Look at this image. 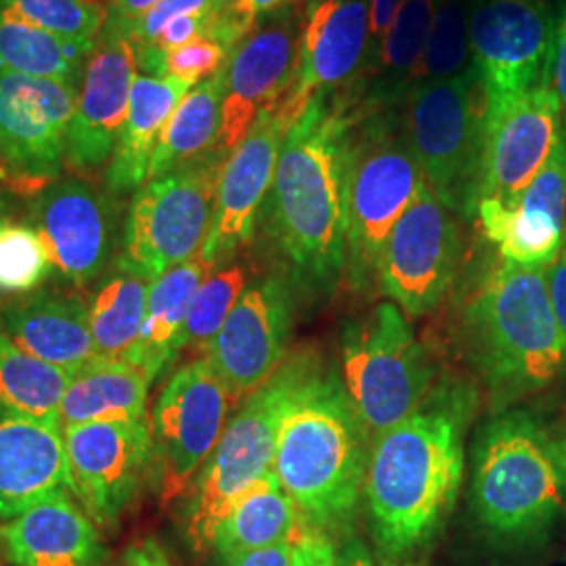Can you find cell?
Wrapping results in <instances>:
<instances>
[{
	"mask_svg": "<svg viewBox=\"0 0 566 566\" xmlns=\"http://www.w3.org/2000/svg\"><path fill=\"white\" fill-rule=\"evenodd\" d=\"M95 44L63 39L0 7V72L76 84Z\"/></svg>",
	"mask_w": 566,
	"mask_h": 566,
	"instance_id": "obj_33",
	"label": "cell"
},
{
	"mask_svg": "<svg viewBox=\"0 0 566 566\" xmlns=\"http://www.w3.org/2000/svg\"><path fill=\"white\" fill-rule=\"evenodd\" d=\"M292 2L294 0H240L229 13H223V15H229L231 20L238 21L245 32H250L261 18L271 15L275 11H282Z\"/></svg>",
	"mask_w": 566,
	"mask_h": 566,
	"instance_id": "obj_49",
	"label": "cell"
},
{
	"mask_svg": "<svg viewBox=\"0 0 566 566\" xmlns=\"http://www.w3.org/2000/svg\"><path fill=\"white\" fill-rule=\"evenodd\" d=\"M151 382L128 361L97 359L81 369L61 401V426L84 422H142L147 418Z\"/></svg>",
	"mask_w": 566,
	"mask_h": 566,
	"instance_id": "obj_31",
	"label": "cell"
},
{
	"mask_svg": "<svg viewBox=\"0 0 566 566\" xmlns=\"http://www.w3.org/2000/svg\"><path fill=\"white\" fill-rule=\"evenodd\" d=\"M51 271L49 250L32 224L0 223V292H34Z\"/></svg>",
	"mask_w": 566,
	"mask_h": 566,
	"instance_id": "obj_38",
	"label": "cell"
},
{
	"mask_svg": "<svg viewBox=\"0 0 566 566\" xmlns=\"http://www.w3.org/2000/svg\"><path fill=\"white\" fill-rule=\"evenodd\" d=\"M238 2H240V0H212V13H214V15L229 13Z\"/></svg>",
	"mask_w": 566,
	"mask_h": 566,
	"instance_id": "obj_52",
	"label": "cell"
},
{
	"mask_svg": "<svg viewBox=\"0 0 566 566\" xmlns=\"http://www.w3.org/2000/svg\"><path fill=\"white\" fill-rule=\"evenodd\" d=\"M149 283L118 269L88 303V325L97 357L105 361H128L142 334Z\"/></svg>",
	"mask_w": 566,
	"mask_h": 566,
	"instance_id": "obj_35",
	"label": "cell"
},
{
	"mask_svg": "<svg viewBox=\"0 0 566 566\" xmlns=\"http://www.w3.org/2000/svg\"><path fill=\"white\" fill-rule=\"evenodd\" d=\"M296 322L294 283L269 273L245 285L206 359L235 401L263 386L285 361Z\"/></svg>",
	"mask_w": 566,
	"mask_h": 566,
	"instance_id": "obj_15",
	"label": "cell"
},
{
	"mask_svg": "<svg viewBox=\"0 0 566 566\" xmlns=\"http://www.w3.org/2000/svg\"><path fill=\"white\" fill-rule=\"evenodd\" d=\"M70 489L63 426L0 407V521Z\"/></svg>",
	"mask_w": 566,
	"mask_h": 566,
	"instance_id": "obj_25",
	"label": "cell"
},
{
	"mask_svg": "<svg viewBox=\"0 0 566 566\" xmlns=\"http://www.w3.org/2000/svg\"><path fill=\"white\" fill-rule=\"evenodd\" d=\"M135 46L122 36L102 34L88 55L82 93L67 130L65 158L76 168H97L114 154L137 78Z\"/></svg>",
	"mask_w": 566,
	"mask_h": 566,
	"instance_id": "obj_23",
	"label": "cell"
},
{
	"mask_svg": "<svg viewBox=\"0 0 566 566\" xmlns=\"http://www.w3.org/2000/svg\"><path fill=\"white\" fill-rule=\"evenodd\" d=\"M470 4L472 0H437L430 36L413 84L446 81L470 70Z\"/></svg>",
	"mask_w": 566,
	"mask_h": 566,
	"instance_id": "obj_37",
	"label": "cell"
},
{
	"mask_svg": "<svg viewBox=\"0 0 566 566\" xmlns=\"http://www.w3.org/2000/svg\"><path fill=\"white\" fill-rule=\"evenodd\" d=\"M294 566H338V549L329 535L311 531L301 544L294 546Z\"/></svg>",
	"mask_w": 566,
	"mask_h": 566,
	"instance_id": "obj_47",
	"label": "cell"
},
{
	"mask_svg": "<svg viewBox=\"0 0 566 566\" xmlns=\"http://www.w3.org/2000/svg\"><path fill=\"white\" fill-rule=\"evenodd\" d=\"M214 566H294V546H271L248 552L214 554Z\"/></svg>",
	"mask_w": 566,
	"mask_h": 566,
	"instance_id": "obj_45",
	"label": "cell"
},
{
	"mask_svg": "<svg viewBox=\"0 0 566 566\" xmlns=\"http://www.w3.org/2000/svg\"><path fill=\"white\" fill-rule=\"evenodd\" d=\"M367 118L357 142L348 143L344 277L353 290L376 283L388 235L428 187L392 118L386 114Z\"/></svg>",
	"mask_w": 566,
	"mask_h": 566,
	"instance_id": "obj_8",
	"label": "cell"
},
{
	"mask_svg": "<svg viewBox=\"0 0 566 566\" xmlns=\"http://www.w3.org/2000/svg\"><path fill=\"white\" fill-rule=\"evenodd\" d=\"M369 449L340 376L317 357L283 411L273 464L308 525L325 535L350 525L364 500Z\"/></svg>",
	"mask_w": 566,
	"mask_h": 566,
	"instance_id": "obj_4",
	"label": "cell"
},
{
	"mask_svg": "<svg viewBox=\"0 0 566 566\" xmlns=\"http://www.w3.org/2000/svg\"><path fill=\"white\" fill-rule=\"evenodd\" d=\"M554 25L549 0H472L470 60L485 103L549 84Z\"/></svg>",
	"mask_w": 566,
	"mask_h": 566,
	"instance_id": "obj_13",
	"label": "cell"
},
{
	"mask_svg": "<svg viewBox=\"0 0 566 566\" xmlns=\"http://www.w3.org/2000/svg\"><path fill=\"white\" fill-rule=\"evenodd\" d=\"M76 374L44 364L23 353L9 338L0 322V407L39 418L46 422H61L60 409L65 390Z\"/></svg>",
	"mask_w": 566,
	"mask_h": 566,
	"instance_id": "obj_34",
	"label": "cell"
},
{
	"mask_svg": "<svg viewBox=\"0 0 566 566\" xmlns=\"http://www.w3.org/2000/svg\"><path fill=\"white\" fill-rule=\"evenodd\" d=\"M434 364L390 301L344 325L340 380L369 441L403 422L432 395Z\"/></svg>",
	"mask_w": 566,
	"mask_h": 566,
	"instance_id": "obj_7",
	"label": "cell"
},
{
	"mask_svg": "<svg viewBox=\"0 0 566 566\" xmlns=\"http://www.w3.org/2000/svg\"><path fill=\"white\" fill-rule=\"evenodd\" d=\"M485 105L474 67L446 81L418 82L405 102V143L426 185L464 217L476 208Z\"/></svg>",
	"mask_w": 566,
	"mask_h": 566,
	"instance_id": "obj_9",
	"label": "cell"
},
{
	"mask_svg": "<svg viewBox=\"0 0 566 566\" xmlns=\"http://www.w3.org/2000/svg\"><path fill=\"white\" fill-rule=\"evenodd\" d=\"M229 55L231 53L221 42L198 39L164 55V76H172L196 86L221 70Z\"/></svg>",
	"mask_w": 566,
	"mask_h": 566,
	"instance_id": "obj_40",
	"label": "cell"
},
{
	"mask_svg": "<svg viewBox=\"0 0 566 566\" xmlns=\"http://www.w3.org/2000/svg\"><path fill=\"white\" fill-rule=\"evenodd\" d=\"M369 44V0H315L303 25L287 88L280 99L290 124L304 109L364 72Z\"/></svg>",
	"mask_w": 566,
	"mask_h": 566,
	"instance_id": "obj_19",
	"label": "cell"
},
{
	"mask_svg": "<svg viewBox=\"0 0 566 566\" xmlns=\"http://www.w3.org/2000/svg\"><path fill=\"white\" fill-rule=\"evenodd\" d=\"M560 135L563 112L549 84L486 103L476 203L512 208L546 166Z\"/></svg>",
	"mask_w": 566,
	"mask_h": 566,
	"instance_id": "obj_16",
	"label": "cell"
},
{
	"mask_svg": "<svg viewBox=\"0 0 566 566\" xmlns=\"http://www.w3.org/2000/svg\"><path fill=\"white\" fill-rule=\"evenodd\" d=\"M549 86L554 88L560 112L563 128L566 133V0L560 2L556 25H554V46H552V65H549Z\"/></svg>",
	"mask_w": 566,
	"mask_h": 566,
	"instance_id": "obj_43",
	"label": "cell"
},
{
	"mask_svg": "<svg viewBox=\"0 0 566 566\" xmlns=\"http://www.w3.org/2000/svg\"><path fill=\"white\" fill-rule=\"evenodd\" d=\"M338 566H388V560L371 554V549L359 539H348L338 549Z\"/></svg>",
	"mask_w": 566,
	"mask_h": 566,
	"instance_id": "obj_50",
	"label": "cell"
},
{
	"mask_svg": "<svg viewBox=\"0 0 566 566\" xmlns=\"http://www.w3.org/2000/svg\"><path fill=\"white\" fill-rule=\"evenodd\" d=\"M0 322L23 353L78 374L97 361L88 304L78 296L39 290L0 308Z\"/></svg>",
	"mask_w": 566,
	"mask_h": 566,
	"instance_id": "obj_26",
	"label": "cell"
},
{
	"mask_svg": "<svg viewBox=\"0 0 566 566\" xmlns=\"http://www.w3.org/2000/svg\"><path fill=\"white\" fill-rule=\"evenodd\" d=\"M317 357L313 350L287 357L263 386L243 399L224 426L214 451L187 491L185 531L196 552H210L224 516L252 486L273 472L283 411Z\"/></svg>",
	"mask_w": 566,
	"mask_h": 566,
	"instance_id": "obj_6",
	"label": "cell"
},
{
	"mask_svg": "<svg viewBox=\"0 0 566 566\" xmlns=\"http://www.w3.org/2000/svg\"><path fill=\"white\" fill-rule=\"evenodd\" d=\"M474 399L460 386L434 388L418 411L371 443L364 500L374 542L388 563L416 560L446 526L464 481Z\"/></svg>",
	"mask_w": 566,
	"mask_h": 566,
	"instance_id": "obj_1",
	"label": "cell"
},
{
	"mask_svg": "<svg viewBox=\"0 0 566 566\" xmlns=\"http://www.w3.org/2000/svg\"><path fill=\"white\" fill-rule=\"evenodd\" d=\"M470 506L497 546L546 537L566 512V470L546 422L521 407L486 420L472 449Z\"/></svg>",
	"mask_w": 566,
	"mask_h": 566,
	"instance_id": "obj_5",
	"label": "cell"
},
{
	"mask_svg": "<svg viewBox=\"0 0 566 566\" xmlns=\"http://www.w3.org/2000/svg\"><path fill=\"white\" fill-rule=\"evenodd\" d=\"M78 105L74 82L0 72V168L15 182L44 185L60 175Z\"/></svg>",
	"mask_w": 566,
	"mask_h": 566,
	"instance_id": "obj_17",
	"label": "cell"
},
{
	"mask_svg": "<svg viewBox=\"0 0 566 566\" xmlns=\"http://www.w3.org/2000/svg\"><path fill=\"white\" fill-rule=\"evenodd\" d=\"M191 88L189 82L172 76L135 78L126 120L105 172V182L114 193L139 189L147 181L149 164L163 137L164 126Z\"/></svg>",
	"mask_w": 566,
	"mask_h": 566,
	"instance_id": "obj_27",
	"label": "cell"
},
{
	"mask_svg": "<svg viewBox=\"0 0 566 566\" xmlns=\"http://www.w3.org/2000/svg\"><path fill=\"white\" fill-rule=\"evenodd\" d=\"M224 61L221 151L227 156L245 139L266 105L280 102L298 49V20L292 7L264 15Z\"/></svg>",
	"mask_w": 566,
	"mask_h": 566,
	"instance_id": "obj_20",
	"label": "cell"
},
{
	"mask_svg": "<svg viewBox=\"0 0 566 566\" xmlns=\"http://www.w3.org/2000/svg\"><path fill=\"white\" fill-rule=\"evenodd\" d=\"M208 11H212V0H160L135 28H130L126 41L135 46V53H142L156 42L170 21Z\"/></svg>",
	"mask_w": 566,
	"mask_h": 566,
	"instance_id": "obj_41",
	"label": "cell"
},
{
	"mask_svg": "<svg viewBox=\"0 0 566 566\" xmlns=\"http://www.w3.org/2000/svg\"><path fill=\"white\" fill-rule=\"evenodd\" d=\"M481 231L500 259L523 266H547L566 240V133L556 143L539 175L512 208L479 202Z\"/></svg>",
	"mask_w": 566,
	"mask_h": 566,
	"instance_id": "obj_21",
	"label": "cell"
},
{
	"mask_svg": "<svg viewBox=\"0 0 566 566\" xmlns=\"http://www.w3.org/2000/svg\"><path fill=\"white\" fill-rule=\"evenodd\" d=\"M212 271V264L200 252L149 283L142 334L128 357V364L143 369L151 385L181 355L182 327L189 306L198 287Z\"/></svg>",
	"mask_w": 566,
	"mask_h": 566,
	"instance_id": "obj_28",
	"label": "cell"
},
{
	"mask_svg": "<svg viewBox=\"0 0 566 566\" xmlns=\"http://www.w3.org/2000/svg\"><path fill=\"white\" fill-rule=\"evenodd\" d=\"M32 221L53 269L67 282H93L112 256V208L88 182L67 179L44 189L32 208Z\"/></svg>",
	"mask_w": 566,
	"mask_h": 566,
	"instance_id": "obj_22",
	"label": "cell"
},
{
	"mask_svg": "<svg viewBox=\"0 0 566 566\" xmlns=\"http://www.w3.org/2000/svg\"><path fill=\"white\" fill-rule=\"evenodd\" d=\"M552 443L556 447V453L560 458V464L566 470V403L558 411V416L554 418V422H546Z\"/></svg>",
	"mask_w": 566,
	"mask_h": 566,
	"instance_id": "obj_51",
	"label": "cell"
},
{
	"mask_svg": "<svg viewBox=\"0 0 566 566\" xmlns=\"http://www.w3.org/2000/svg\"><path fill=\"white\" fill-rule=\"evenodd\" d=\"M11 566H105L109 549L70 489H60L0 526Z\"/></svg>",
	"mask_w": 566,
	"mask_h": 566,
	"instance_id": "obj_24",
	"label": "cell"
},
{
	"mask_svg": "<svg viewBox=\"0 0 566 566\" xmlns=\"http://www.w3.org/2000/svg\"><path fill=\"white\" fill-rule=\"evenodd\" d=\"M403 0H369V44H367V63L364 78L374 70L386 34L397 18Z\"/></svg>",
	"mask_w": 566,
	"mask_h": 566,
	"instance_id": "obj_42",
	"label": "cell"
},
{
	"mask_svg": "<svg viewBox=\"0 0 566 566\" xmlns=\"http://www.w3.org/2000/svg\"><path fill=\"white\" fill-rule=\"evenodd\" d=\"M158 2L160 0H112L102 34L126 39L130 28H135Z\"/></svg>",
	"mask_w": 566,
	"mask_h": 566,
	"instance_id": "obj_44",
	"label": "cell"
},
{
	"mask_svg": "<svg viewBox=\"0 0 566 566\" xmlns=\"http://www.w3.org/2000/svg\"><path fill=\"white\" fill-rule=\"evenodd\" d=\"M437 11V0H403L386 34L374 70L365 76L361 97L367 116L386 114L407 102Z\"/></svg>",
	"mask_w": 566,
	"mask_h": 566,
	"instance_id": "obj_30",
	"label": "cell"
},
{
	"mask_svg": "<svg viewBox=\"0 0 566 566\" xmlns=\"http://www.w3.org/2000/svg\"><path fill=\"white\" fill-rule=\"evenodd\" d=\"M233 395L206 357L179 367L163 388L149 418V481L164 504L193 485L227 426Z\"/></svg>",
	"mask_w": 566,
	"mask_h": 566,
	"instance_id": "obj_11",
	"label": "cell"
},
{
	"mask_svg": "<svg viewBox=\"0 0 566 566\" xmlns=\"http://www.w3.org/2000/svg\"><path fill=\"white\" fill-rule=\"evenodd\" d=\"M227 158L224 151H214L143 182L124 224L118 269L156 282L202 252Z\"/></svg>",
	"mask_w": 566,
	"mask_h": 566,
	"instance_id": "obj_10",
	"label": "cell"
},
{
	"mask_svg": "<svg viewBox=\"0 0 566 566\" xmlns=\"http://www.w3.org/2000/svg\"><path fill=\"white\" fill-rule=\"evenodd\" d=\"M248 283V271L242 264L217 269L203 280L191 301L182 327L181 353L191 350L206 357L210 344L221 332Z\"/></svg>",
	"mask_w": 566,
	"mask_h": 566,
	"instance_id": "obj_36",
	"label": "cell"
},
{
	"mask_svg": "<svg viewBox=\"0 0 566 566\" xmlns=\"http://www.w3.org/2000/svg\"><path fill=\"white\" fill-rule=\"evenodd\" d=\"M0 7L46 32L91 44L107 21L99 0H0Z\"/></svg>",
	"mask_w": 566,
	"mask_h": 566,
	"instance_id": "obj_39",
	"label": "cell"
},
{
	"mask_svg": "<svg viewBox=\"0 0 566 566\" xmlns=\"http://www.w3.org/2000/svg\"><path fill=\"white\" fill-rule=\"evenodd\" d=\"M223 99L224 65L196 84L177 105L156 145L147 181L221 151Z\"/></svg>",
	"mask_w": 566,
	"mask_h": 566,
	"instance_id": "obj_32",
	"label": "cell"
},
{
	"mask_svg": "<svg viewBox=\"0 0 566 566\" xmlns=\"http://www.w3.org/2000/svg\"><path fill=\"white\" fill-rule=\"evenodd\" d=\"M0 217H2V202H0Z\"/></svg>",
	"mask_w": 566,
	"mask_h": 566,
	"instance_id": "obj_53",
	"label": "cell"
},
{
	"mask_svg": "<svg viewBox=\"0 0 566 566\" xmlns=\"http://www.w3.org/2000/svg\"><path fill=\"white\" fill-rule=\"evenodd\" d=\"M458 344L495 413L556 385L566 374V350L546 266L489 264L462 304Z\"/></svg>",
	"mask_w": 566,
	"mask_h": 566,
	"instance_id": "obj_3",
	"label": "cell"
},
{
	"mask_svg": "<svg viewBox=\"0 0 566 566\" xmlns=\"http://www.w3.org/2000/svg\"><path fill=\"white\" fill-rule=\"evenodd\" d=\"M317 531L306 523L303 512L285 493L275 472H269L252 486L212 537V554H231L271 546H296Z\"/></svg>",
	"mask_w": 566,
	"mask_h": 566,
	"instance_id": "obj_29",
	"label": "cell"
},
{
	"mask_svg": "<svg viewBox=\"0 0 566 566\" xmlns=\"http://www.w3.org/2000/svg\"><path fill=\"white\" fill-rule=\"evenodd\" d=\"M462 252L455 212L426 187L388 235L376 285L405 315L424 317L449 294Z\"/></svg>",
	"mask_w": 566,
	"mask_h": 566,
	"instance_id": "obj_12",
	"label": "cell"
},
{
	"mask_svg": "<svg viewBox=\"0 0 566 566\" xmlns=\"http://www.w3.org/2000/svg\"><path fill=\"white\" fill-rule=\"evenodd\" d=\"M290 128L280 102L271 103L224 160L212 227L202 248L203 259L214 271L252 240Z\"/></svg>",
	"mask_w": 566,
	"mask_h": 566,
	"instance_id": "obj_18",
	"label": "cell"
},
{
	"mask_svg": "<svg viewBox=\"0 0 566 566\" xmlns=\"http://www.w3.org/2000/svg\"><path fill=\"white\" fill-rule=\"evenodd\" d=\"M547 294L566 350V240L556 259L546 266Z\"/></svg>",
	"mask_w": 566,
	"mask_h": 566,
	"instance_id": "obj_46",
	"label": "cell"
},
{
	"mask_svg": "<svg viewBox=\"0 0 566 566\" xmlns=\"http://www.w3.org/2000/svg\"><path fill=\"white\" fill-rule=\"evenodd\" d=\"M116 566H175L163 544L154 537L142 539L122 552Z\"/></svg>",
	"mask_w": 566,
	"mask_h": 566,
	"instance_id": "obj_48",
	"label": "cell"
},
{
	"mask_svg": "<svg viewBox=\"0 0 566 566\" xmlns=\"http://www.w3.org/2000/svg\"><path fill=\"white\" fill-rule=\"evenodd\" d=\"M353 120L315 99L292 124L269 191V227L311 296H332L346 269V170Z\"/></svg>",
	"mask_w": 566,
	"mask_h": 566,
	"instance_id": "obj_2",
	"label": "cell"
},
{
	"mask_svg": "<svg viewBox=\"0 0 566 566\" xmlns=\"http://www.w3.org/2000/svg\"><path fill=\"white\" fill-rule=\"evenodd\" d=\"M63 443L72 495L95 525L118 526L149 481V420L65 426Z\"/></svg>",
	"mask_w": 566,
	"mask_h": 566,
	"instance_id": "obj_14",
	"label": "cell"
}]
</instances>
